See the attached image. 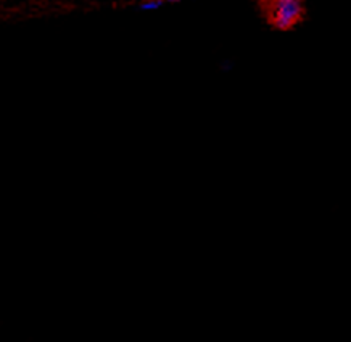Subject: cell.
I'll return each instance as SVG.
<instances>
[{"instance_id": "3957f363", "label": "cell", "mask_w": 351, "mask_h": 342, "mask_svg": "<svg viewBox=\"0 0 351 342\" xmlns=\"http://www.w3.org/2000/svg\"><path fill=\"white\" fill-rule=\"evenodd\" d=\"M168 2H171V3H176V2H181V0H168Z\"/></svg>"}, {"instance_id": "7a4b0ae2", "label": "cell", "mask_w": 351, "mask_h": 342, "mask_svg": "<svg viewBox=\"0 0 351 342\" xmlns=\"http://www.w3.org/2000/svg\"><path fill=\"white\" fill-rule=\"evenodd\" d=\"M165 3V0H147L141 5L142 10H156V8H160L161 5Z\"/></svg>"}, {"instance_id": "6da1fadb", "label": "cell", "mask_w": 351, "mask_h": 342, "mask_svg": "<svg viewBox=\"0 0 351 342\" xmlns=\"http://www.w3.org/2000/svg\"><path fill=\"white\" fill-rule=\"evenodd\" d=\"M267 20L277 30L287 31L303 16L302 0H261Z\"/></svg>"}]
</instances>
